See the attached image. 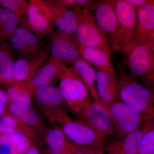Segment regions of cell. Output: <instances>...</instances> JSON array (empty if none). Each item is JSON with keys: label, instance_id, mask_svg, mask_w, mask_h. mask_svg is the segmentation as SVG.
<instances>
[{"label": "cell", "instance_id": "obj_26", "mask_svg": "<svg viewBox=\"0 0 154 154\" xmlns=\"http://www.w3.org/2000/svg\"><path fill=\"white\" fill-rule=\"evenodd\" d=\"M19 26L17 16L11 11L0 7V43L10 39Z\"/></svg>", "mask_w": 154, "mask_h": 154}, {"label": "cell", "instance_id": "obj_8", "mask_svg": "<svg viewBox=\"0 0 154 154\" xmlns=\"http://www.w3.org/2000/svg\"><path fill=\"white\" fill-rule=\"evenodd\" d=\"M107 105L120 137L137 129L146 121L136 110L122 101L116 100Z\"/></svg>", "mask_w": 154, "mask_h": 154}, {"label": "cell", "instance_id": "obj_15", "mask_svg": "<svg viewBox=\"0 0 154 154\" xmlns=\"http://www.w3.org/2000/svg\"><path fill=\"white\" fill-rule=\"evenodd\" d=\"M56 29L69 35H75L78 27L76 15L72 9L59 5L55 0H45Z\"/></svg>", "mask_w": 154, "mask_h": 154}, {"label": "cell", "instance_id": "obj_14", "mask_svg": "<svg viewBox=\"0 0 154 154\" xmlns=\"http://www.w3.org/2000/svg\"><path fill=\"white\" fill-rule=\"evenodd\" d=\"M85 120L106 137L113 133L115 127L113 119L107 105L102 101L91 102Z\"/></svg>", "mask_w": 154, "mask_h": 154}, {"label": "cell", "instance_id": "obj_12", "mask_svg": "<svg viewBox=\"0 0 154 154\" xmlns=\"http://www.w3.org/2000/svg\"><path fill=\"white\" fill-rule=\"evenodd\" d=\"M67 67L66 65L50 56L46 63L28 82L19 85L32 93L38 88L51 85Z\"/></svg>", "mask_w": 154, "mask_h": 154}, {"label": "cell", "instance_id": "obj_35", "mask_svg": "<svg viewBox=\"0 0 154 154\" xmlns=\"http://www.w3.org/2000/svg\"><path fill=\"white\" fill-rule=\"evenodd\" d=\"M24 154H40V152L34 144L30 147Z\"/></svg>", "mask_w": 154, "mask_h": 154}, {"label": "cell", "instance_id": "obj_34", "mask_svg": "<svg viewBox=\"0 0 154 154\" xmlns=\"http://www.w3.org/2000/svg\"><path fill=\"white\" fill-rule=\"evenodd\" d=\"M146 87L154 96V74L145 79Z\"/></svg>", "mask_w": 154, "mask_h": 154}, {"label": "cell", "instance_id": "obj_4", "mask_svg": "<svg viewBox=\"0 0 154 154\" xmlns=\"http://www.w3.org/2000/svg\"><path fill=\"white\" fill-rule=\"evenodd\" d=\"M78 20L76 36L80 45L102 50L111 54L110 43L105 33L99 28L94 14L79 7L72 8Z\"/></svg>", "mask_w": 154, "mask_h": 154}, {"label": "cell", "instance_id": "obj_30", "mask_svg": "<svg viewBox=\"0 0 154 154\" xmlns=\"http://www.w3.org/2000/svg\"><path fill=\"white\" fill-rule=\"evenodd\" d=\"M55 1L61 5L69 8L79 7L90 11L94 10L97 3L96 1L89 0H55Z\"/></svg>", "mask_w": 154, "mask_h": 154}, {"label": "cell", "instance_id": "obj_21", "mask_svg": "<svg viewBox=\"0 0 154 154\" xmlns=\"http://www.w3.org/2000/svg\"><path fill=\"white\" fill-rule=\"evenodd\" d=\"M50 150L58 154H72L77 146L72 143L59 128H47L42 136Z\"/></svg>", "mask_w": 154, "mask_h": 154}, {"label": "cell", "instance_id": "obj_6", "mask_svg": "<svg viewBox=\"0 0 154 154\" xmlns=\"http://www.w3.org/2000/svg\"><path fill=\"white\" fill-rule=\"evenodd\" d=\"M19 26L25 27L42 39L53 31L52 17L45 0H31Z\"/></svg>", "mask_w": 154, "mask_h": 154}, {"label": "cell", "instance_id": "obj_16", "mask_svg": "<svg viewBox=\"0 0 154 154\" xmlns=\"http://www.w3.org/2000/svg\"><path fill=\"white\" fill-rule=\"evenodd\" d=\"M8 112L33 130L40 137H42L47 129L41 115L32 106L9 103Z\"/></svg>", "mask_w": 154, "mask_h": 154}, {"label": "cell", "instance_id": "obj_25", "mask_svg": "<svg viewBox=\"0 0 154 154\" xmlns=\"http://www.w3.org/2000/svg\"><path fill=\"white\" fill-rule=\"evenodd\" d=\"M35 143L20 133L0 134V145L5 148L9 154H24Z\"/></svg>", "mask_w": 154, "mask_h": 154}, {"label": "cell", "instance_id": "obj_19", "mask_svg": "<svg viewBox=\"0 0 154 154\" xmlns=\"http://www.w3.org/2000/svg\"><path fill=\"white\" fill-rule=\"evenodd\" d=\"M149 120L134 131L116 142L108 149L109 154H139L141 143Z\"/></svg>", "mask_w": 154, "mask_h": 154}, {"label": "cell", "instance_id": "obj_3", "mask_svg": "<svg viewBox=\"0 0 154 154\" xmlns=\"http://www.w3.org/2000/svg\"><path fill=\"white\" fill-rule=\"evenodd\" d=\"M117 79L118 97L145 120L154 116V96L146 87L122 71Z\"/></svg>", "mask_w": 154, "mask_h": 154}, {"label": "cell", "instance_id": "obj_10", "mask_svg": "<svg viewBox=\"0 0 154 154\" xmlns=\"http://www.w3.org/2000/svg\"><path fill=\"white\" fill-rule=\"evenodd\" d=\"M10 40L18 59L34 58L40 55L45 49L41 38L30 29L22 26L17 28Z\"/></svg>", "mask_w": 154, "mask_h": 154}, {"label": "cell", "instance_id": "obj_11", "mask_svg": "<svg viewBox=\"0 0 154 154\" xmlns=\"http://www.w3.org/2000/svg\"><path fill=\"white\" fill-rule=\"evenodd\" d=\"M97 24L107 36L110 45L117 50L119 24L114 8V1L97 2L94 9Z\"/></svg>", "mask_w": 154, "mask_h": 154}, {"label": "cell", "instance_id": "obj_20", "mask_svg": "<svg viewBox=\"0 0 154 154\" xmlns=\"http://www.w3.org/2000/svg\"><path fill=\"white\" fill-rule=\"evenodd\" d=\"M97 92L100 100L106 105L116 101L118 97V82L116 76L98 69L96 71Z\"/></svg>", "mask_w": 154, "mask_h": 154}, {"label": "cell", "instance_id": "obj_7", "mask_svg": "<svg viewBox=\"0 0 154 154\" xmlns=\"http://www.w3.org/2000/svg\"><path fill=\"white\" fill-rule=\"evenodd\" d=\"M50 56L67 65L80 57V45L76 35H71L56 29L47 36Z\"/></svg>", "mask_w": 154, "mask_h": 154}, {"label": "cell", "instance_id": "obj_18", "mask_svg": "<svg viewBox=\"0 0 154 154\" xmlns=\"http://www.w3.org/2000/svg\"><path fill=\"white\" fill-rule=\"evenodd\" d=\"M139 42L154 43V0L137 8Z\"/></svg>", "mask_w": 154, "mask_h": 154}, {"label": "cell", "instance_id": "obj_1", "mask_svg": "<svg viewBox=\"0 0 154 154\" xmlns=\"http://www.w3.org/2000/svg\"><path fill=\"white\" fill-rule=\"evenodd\" d=\"M47 119L53 127L60 129L72 143L79 147L103 149L106 143V137L87 122L72 119L64 110Z\"/></svg>", "mask_w": 154, "mask_h": 154}, {"label": "cell", "instance_id": "obj_22", "mask_svg": "<svg viewBox=\"0 0 154 154\" xmlns=\"http://www.w3.org/2000/svg\"><path fill=\"white\" fill-rule=\"evenodd\" d=\"M80 55V57L90 64L93 65L98 69L116 75L115 70L110 60V55L104 51L81 45Z\"/></svg>", "mask_w": 154, "mask_h": 154}, {"label": "cell", "instance_id": "obj_13", "mask_svg": "<svg viewBox=\"0 0 154 154\" xmlns=\"http://www.w3.org/2000/svg\"><path fill=\"white\" fill-rule=\"evenodd\" d=\"M33 100L45 117L64 110L63 97L59 88L49 85L36 89L32 92Z\"/></svg>", "mask_w": 154, "mask_h": 154}, {"label": "cell", "instance_id": "obj_28", "mask_svg": "<svg viewBox=\"0 0 154 154\" xmlns=\"http://www.w3.org/2000/svg\"><path fill=\"white\" fill-rule=\"evenodd\" d=\"M29 1L26 0H0V7L15 14L19 19V24L25 17Z\"/></svg>", "mask_w": 154, "mask_h": 154}, {"label": "cell", "instance_id": "obj_31", "mask_svg": "<svg viewBox=\"0 0 154 154\" xmlns=\"http://www.w3.org/2000/svg\"><path fill=\"white\" fill-rule=\"evenodd\" d=\"M8 104L7 93L0 88V117L8 112Z\"/></svg>", "mask_w": 154, "mask_h": 154}, {"label": "cell", "instance_id": "obj_33", "mask_svg": "<svg viewBox=\"0 0 154 154\" xmlns=\"http://www.w3.org/2000/svg\"><path fill=\"white\" fill-rule=\"evenodd\" d=\"M127 4L137 8L151 2V0H124Z\"/></svg>", "mask_w": 154, "mask_h": 154}, {"label": "cell", "instance_id": "obj_29", "mask_svg": "<svg viewBox=\"0 0 154 154\" xmlns=\"http://www.w3.org/2000/svg\"><path fill=\"white\" fill-rule=\"evenodd\" d=\"M139 154H154V129L149 120L143 137Z\"/></svg>", "mask_w": 154, "mask_h": 154}, {"label": "cell", "instance_id": "obj_23", "mask_svg": "<svg viewBox=\"0 0 154 154\" xmlns=\"http://www.w3.org/2000/svg\"><path fill=\"white\" fill-rule=\"evenodd\" d=\"M15 55L11 45L5 42L0 45V82L9 85L15 84Z\"/></svg>", "mask_w": 154, "mask_h": 154}, {"label": "cell", "instance_id": "obj_37", "mask_svg": "<svg viewBox=\"0 0 154 154\" xmlns=\"http://www.w3.org/2000/svg\"><path fill=\"white\" fill-rule=\"evenodd\" d=\"M45 154H58L54 152H53L52 151H51L49 149V150L47 152H46V153Z\"/></svg>", "mask_w": 154, "mask_h": 154}, {"label": "cell", "instance_id": "obj_5", "mask_svg": "<svg viewBox=\"0 0 154 154\" xmlns=\"http://www.w3.org/2000/svg\"><path fill=\"white\" fill-rule=\"evenodd\" d=\"M114 8L119 24L117 50L128 55L139 42L137 8L124 0L114 1Z\"/></svg>", "mask_w": 154, "mask_h": 154}, {"label": "cell", "instance_id": "obj_27", "mask_svg": "<svg viewBox=\"0 0 154 154\" xmlns=\"http://www.w3.org/2000/svg\"><path fill=\"white\" fill-rule=\"evenodd\" d=\"M6 92L9 103L33 107V98L32 92L19 84L10 85Z\"/></svg>", "mask_w": 154, "mask_h": 154}, {"label": "cell", "instance_id": "obj_2", "mask_svg": "<svg viewBox=\"0 0 154 154\" xmlns=\"http://www.w3.org/2000/svg\"><path fill=\"white\" fill-rule=\"evenodd\" d=\"M60 79L64 105L81 120L85 121L91 101L88 88L72 67H67Z\"/></svg>", "mask_w": 154, "mask_h": 154}, {"label": "cell", "instance_id": "obj_24", "mask_svg": "<svg viewBox=\"0 0 154 154\" xmlns=\"http://www.w3.org/2000/svg\"><path fill=\"white\" fill-rule=\"evenodd\" d=\"M72 63V67L76 71L88 88L91 99L93 101H101L95 86L96 71L94 68L81 57L77 58Z\"/></svg>", "mask_w": 154, "mask_h": 154}, {"label": "cell", "instance_id": "obj_17", "mask_svg": "<svg viewBox=\"0 0 154 154\" xmlns=\"http://www.w3.org/2000/svg\"><path fill=\"white\" fill-rule=\"evenodd\" d=\"M49 54L48 49L45 48L40 55L34 58L17 60L14 68L15 84H22L28 82L46 63Z\"/></svg>", "mask_w": 154, "mask_h": 154}, {"label": "cell", "instance_id": "obj_9", "mask_svg": "<svg viewBox=\"0 0 154 154\" xmlns=\"http://www.w3.org/2000/svg\"><path fill=\"white\" fill-rule=\"evenodd\" d=\"M127 55L128 68L135 76L146 79L154 74V43L138 42Z\"/></svg>", "mask_w": 154, "mask_h": 154}, {"label": "cell", "instance_id": "obj_36", "mask_svg": "<svg viewBox=\"0 0 154 154\" xmlns=\"http://www.w3.org/2000/svg\"><path fill=\"white\" fill-rule=\"evenodd\" d=\"M149 120L150 122L152 127L154 129V116Z\"/></svg>", "mask_w": 154, "mask_h": 154}, {"label": "cell", "instance_id": "obj_32", "mask_svg": "<svg viewBox=\"0 0 154 154\" xmlns=\"http://www.w3.org/2000/svg\"><path fill=\"white\" fill-rule=\"evenodd\" d=\"M72 154H104L102 149L79 147L76 149Z\"/></svg>", "mask_w": 154, "mask_h": 154}]
</instances>
